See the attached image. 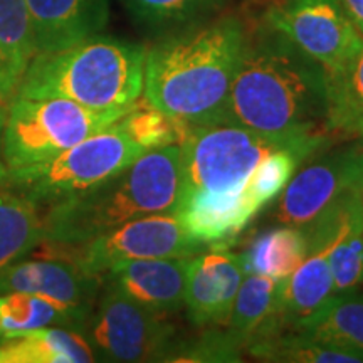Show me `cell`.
Returning <instances> with one entry per match:
<instances>
[{
	"mask_svg": "<svg viewBox=\"0 0 363 363\" xmlns=\"http://www.w3.org/2000/svg\"><path fill=\"white\" fill-rule=\"evenodd\" d=\"M328 110L323 66L264 24L247 34L220 123L272 135H330Z\"/></svg>",
	"mask_w": 363,
	"mask_h": 363,
	"instance_id": "obj_1",
	"label": "cell"
},
{
	"mask_svg": "<svg viewBox=\"0 0 363 363\" xmlns=\"http://www.w3.org/2000/svg\"><path fill=\"white\" fill-rule=\"evenodd\" d=\"M246 38L234 16L167 34L145 54L143 98L190 126L220 123Z\"/></svg>",
	"mask_w": 363,
	"mask_h": 363,
	"instance_id": "obj_2",
	"label": "cell"
},
{
	"mask_svg": "<svg viewBox=\"0 0 363 363\" xmlns=\"http://www.w3.org/2000/svg\"><path fill=\"white\" fill-rule=\"evenodd\" d=\"M182 182L180 145L150 150L101 184L45 206L44 242L74 246L138 217L175 214Z\"/></svg>",
	"mask_w": 363,
	"mask_h": 363,
	"instance_id": "obj_3",
	"label": "cell"
},
{
	"mask_svg": "<svg viewBox=\"0 0 363 363\" xmlns=\"http://www.w3.org/2000/svg\"><path fill=\"white\" fill-rule=\"evenodd\" d=\"M142 44L94 34L35 54L13 96L62 98L98 111H128L143 93Z\"/></svg>",
	"mask_w": 363,
	"mask_h": 363,
	"instance_id": "obj_4",
	"label": "cell"
},
{
	"mask_svg": "<svg viewBox=\"0 0 363 363\" xmlns=\"http://www.w3.org/2000/svg\"><path fill=\"white\" fill-rule=\"evenodd\" d=\"M330 135H272L214 123L190 126L182 148V199L239 194L266 157L286 148L321 152Z\"/></svg>",
	"mask_w": 363,
	"mask_h": 363,
	"instance_id": "obj_5",
	"label": "cell"
},
{
	"mask_svg": "<svg viewBox=\"0 0 363 363\" xmlns=\"http://www.w3.org/2000/svg\"><path fill=\"white\" fill-rule=\"evenodd\" d=\"M147 153L121 120L39 165L4 170L0 187L24 195L39 207L101 184Z\"/></svg>",
	"mask_w": 363,
	"mask_h": 363,
	"instance_id": "obj_6",
	"label": "cell"
},
{
	"mask_svg": "<svg viewBox=\"0 0 363 363\" xmlns=\"http://www.w3.org/2000/svg\"><path fill=\"white\" fill-rule=\"evenodd\" d=\"M126 111H98L62 98L13 96L2 130L6 170L49 162L115 123Z\"/></svg>",
	"mask_w": 363,
	"mask_h": 363,
	"instance_id": "obj_7",
	"label": "cell"
},
{
	"mask_svg": "<svg viewBox=\"0 0 363 363\" xmlns=\"http://www.w3.org/2000/svg\"><path fill=\"white\" fill-rule=\"evenodd\" d=\"M81 333L96 358L108 362H169L179 342L175 326L165 316L138 305L108 283Z\"/></svg>",
	"mask_w": 363,
	"mask_h": 363,
	"instance_id": "obj_8",
	"label": "cell"
},
{
	"mask_svg": "<svg viewBox=\"0 0 363 363\" xmlns=\"http://www.w3.org/2000/svg\"><path fill=\"white\" fill-rule=\"evenodd\" d=\"M51 246L86 274L103 278L104 272L123 262L195 256L203 242L185 230L174 212H167L138 217L74 246Z\"/></svg>",
	"mask_w": 363,
	"mask_h": 363,
	"instance_id": "obj_9",
	"label": "cell"
},
{
	"mask_svg": "<svg viewBox=\"0 0 363 363\" xmlns=\"http://www.w3.org/2000/svg\"><path fill=\"white\" fill-rule=\"evenodd\" d=\"M262 24L323 66L328 74L342 71L363 43L338 0H281L264 12Z\"/></svg>",
	"mask_w": 363,
	"mask_h": 363,
	"instance_id": "obj_10",
	"label": "cell"
},
{
	"mask_svg": "<svg viewBox=\"0 0 363 363\" xmlns=\"http://www.w3.org/2000/svg\"><path fill=\"white\" fill-rule=\"evenodd\" d=\"M363 184V145L325 153L291 177L279 195L276 220L306 229L326 208Z\"/></svg>",
	"mask_w": 363,
	"mask_h": 363,
	"instance_id": "obj_11",
	"label": "cell"
},
{
	"mask_svg": "<svg viewBox=\"0 0 363 363\" xmlns=\"http://www.w3.org/2000/svg\"><path fill=\"white\" fill-rule=\"evenodd\" d=\"M246 276L242 254L224 249L194 256L187 267L184 306L195 326L229 323L235 296Z\"/></svg>",
	"mask_w": 363,
	"mask_h": 363,
	"instance_id": "obj_12",
	"label": "cell"
},
{
	"mask_svg": "<svg viewBox=\"0 0 363 363\" xmlns=\"http://www.w3.org/2000/svg\"><path fill=\"white\" fill-rule=\"evenodd\" d=\"M362 189H353L306 227L308 238L325 244L335 294L353 293L363 286Z\"/></svg>",
	"mask_w": 363,
	"mask_h": 363,
	"instance_id": "obj_13",
	"label": "cell"
},
{
	"mask_svg": "<svg viewBox=\"0 0 363 363\" xmlns=\"http://www.w3.org/2000/svg\"><path fill=\"white\" fill-rule=\"evenodd\" d=\"M99 279L67 259L12 262L0 269V294H35L89 318L98 298Z\"/></svg>",
	"mask_w": 363,
	"mask_h": 363,
	"instance_id": "obj_14",
	"label": "cell"
},
{
	"mask_svg": "<svg viewBox=\"0 0 363 363\" xmlns=\"http://www.w3.org/2000/svg\"><path fill=\"white\" fill-rule=\"evenodd\" d=\"M192 257L130 261L111 267L103 276L125 296L165 316L184 308L185 279Z\"/></svg>",
	"mask_w": 363,
	"mask_h": 363,
	"instance_id": "obj_15",
	"label": "cell"
},
{
	"mask_svg": "<svg viewBox=\"0 0 363 363\" xmlns=\"http://www.w3.org/2000/svg\"><path fill=\"white\" fill-rule=\"evenodd\" d=\"M35 54L52 52L99 34L110 17V0H26Z\"/></svg>",
	"mask_w": 363,
	"mask_h": 363,
	"instance_id": "obj_16",
	"label": "cell"
},
{
	"mask_svg": "<svg viewBox=\"0 0 363 363\" xmlns=\"http://www.w3.org/2000/svg\"><path fill=\"white\" fill-rule=\"evenodd\" d=\"M333 294L328 251L320 239L308 238L306 257L288 278L281 279L279 320L283 328H294L320 310Z\"/></svg>",
	"mask_w": 363,
	"mask_h": 363,
	"instance_id": "obj_17",
	"label": "cell"
},
{
	"mask_svg": "<svg viewBox=\"0 0 363 363\" xmlns=\"http://www.w3.org/2000/svg\"><path fill=\"white\" fill-rule=\"evenodd\" d=\"M96 353L81 331L45 326L0 337V363H88Z\"/></svg>",
	"mask_w": 363,
	"mask_h": 363,
	"instance_id": "obj_18",
	"label": "cell"
},
{
	"mask_svg": "<svg viewBox=\"0 0 363 363\" xmlns=\"http://www.w3.org/2000/svg\"><path fill=\"white\" fill-rule=\"evenodd\" d=\"M279 288L281 281L257 272H246L244 276L227 323L244 348L284 331L279 320Z\"/></svg>",
	"mask_w": 363,
	"mask_h": 363,
	"instance_id": "obj_19",
	"label": "cell"
},
{
	"mask_svg": "<svg viewBox=\"0 0 363 363\" xmlns=\"http://www.w3.org/2000/svg\"><path fill=\"white\" fill-rule=\"evenodd\" d=\"M293 330L363 362V293L333 294Z\"/></svg>",
	"mask_w": 363,
	"mask_h": 363,
	"instance_id": "obj_20",
	"label": "cell"
},
{
	"mask_svg": "<svg viewBox=\"0 0 363 363\" xmlns=\"http://www.w3.org/2000/svg\"><path fill=\"white\" fill-rule=\"evenodd\" d=\"M35 56L33 22L26 0H0V99L13 98Z\"/></svg>",
	"mask_w": 363,
	"mask_h": 363,
	"instance_id": "obj_21",
	"label": "cell"
},
{
	"mask_svg": "<svg viewBox=\"0 0 363 363\" xmlns=\"http://www.w3.org/2000/svg\"><path fill=\"white\" fill-rule=\"evenodd\" d=\"M40 242H44L40 207L13 190H0V269L22 259Z\"/></svg>",
	"mask_w": 363,
	"mask_h": 363,
	"instance_id": "obj_22",
	"label": "cell"
},
{
	"mask_svg": "<svg viewBox=\"0 0 363 363\" xmlns=\"http://www.w3.org/2000/svg\"><path fill=\"white\" fill-rule=\"evenodd\" d=\"M328 131L363 142V43L342 71L330 74Z\"/></svg>",
	"mask_w": 363,
	"mask_h": 363,
	"instance_id": "obj_23",
	"label": "cell"
},
{
	"mask_svg": "<svg viewBox=\"0 0 363 363\" xmlns=\"http://www.w3.org/2000/svg\"><path fill=\"white\" fill-rule=\"evenodd\" d=\"M308 254L305 230L293 225H281L267 230L254 240L242 254L246 272H257L272 279L288 278Z\"/></svg>",
	"mask_w": 363,
	"mask_h": 363,
	"instance_id": "obj_24",
	"label": "cell"
},
{
	"mask_svg": "<svg viewBox=\"0 0 363 363\" xmlns=\"http://www.w3.org/2000/svg\"><path fill=\"white\" fill-rule=\"evenodd\" d=\"M86 321V316L43 296L29 293L0 294V326L4 333L45 326H62L83 331Z\"/></svg>",
	"mask_w": 363,
	"mask_h": 363,
	"instance_id": "obj_25",
	"label": "cell"
},
{
	"mask_svg": "<svg viewBox=\"0 0 363 363\" xmlns=\"http://www.w3.org/2000/svg\"><path fill=\"white\" fill-rule=\"evenodd\" d=\"M225 0H123L136 24L157 33L174 34L201 24Z\"/></svg>",
	"mask_w": 363,
	"mask_h": 363,
	"instance_id": "obj_26",
	"label": "cell"
},
{
	"mask_svg": "<svg viewBox=\"0 0 363 363\" xmlns=\"http://www.w3.org/2000/svg\"><path fill=\"white\" fill-rule=\"evenodd\" d=\"M257 360L283 363H358L355 357L320 343L299 330L269 335L247 347Z\"/></svg>",
	"mask_w": 363,
	"mask_h": 363,
	"instance_id": "obj_27",
	"label": "cell"
},
{
	"mask_svg": "<svg viewBox=\"0 0 363 363\" xmlns=\"http://www.w3.org/2000/svg\"><path fill=\"white\" fill-rule=\"evenodd\" d=\"M120 120L147 152L180 145L190 130V125L165 115L145 98L136 99L133 106Z\"/></svg>",
	"mask_w": 363,
	"mask_h": 363,
	"instance_id": "obj_28",
	"label": "cell"
},
{
	"mask_svg": "<svg viewBox=\"0 0 363 363\" xmlns=\"http://www.w3.org/2000/svg\"><path fill=\"white\" fill-rule=\"evenodd\" d=\"M242 343L227 331L208 330L192 340H179L169 362L202 363V362H242Z\"/></svg>",
	"mask_w": 363,
	"mask_h": 363,
	"instance_id": "obj_29",
	"label": "cell"
},
{
	"mask_svg": "<svg viewBox=\"0 0 363 363\" xmlns=\"http://www.w3.org/2000/svg\"><path fill=\"white\" fill-rule=\"evenodd\" d=\"M338 2L342 4L343 11L347 12V16L350 17L353 24L363 35V0H338Z\"/></svg>",
	"mask_w": 363,
	"mask_h": 363,
	"instance_id": "obj_30",
	"label": "cell"
},
{
	"mask_svg": "<svg viewBox=\"0 0 363 363\" xmlns=\"http://www.w3.org/2000/svg\"><path fill=\"white\" fill-rule=\"evenodd\" d=\"M6 116H7V110L4 108V103H0V135H2L4 125H6Z\"/></svg>",
	"mask_w": 363,
	"mask_h": 363,
	"instance_id": "obj_31",
	"label": "cell"
},
{
	"mask_svg": "<svg viewBox=\"0 0 363 363\" xmlns=\"http://www.w3.org/2000/svg\"><path fill=\"white\" fill-rule=\"evenodd\" d=\"M362 222H363V189H362Z\"/></svg>",
	"mask_w": 363,
	"mask_h": 363,
	"instance_id": "obj_32",
	"label": "cell"
},
{
	"mask_svg": "<svg viewBox=\"0 0 363 363\" xmlns=\"http://www.w3.org/2000/svg\"><path fill=\"white\" fill-rule=\"evenodd\" d=\"M2 333H4V331H2V326H0V337H2Z\"/></svg>",
	"mask_w": 363,
	"mask_h": 363,
	"instance_id": "obj_33",
	"label": "cell"
},
{
	"mask_svg": "<svg viewBox=\"0 0 363 363\" xmlns=\"http://www.w3.org/2000/svg\"><path fill=\"white\" fill-rule=\"evenodd\" d=\"M0 103H4V101H2V99H0Z\"/></svg>",
	"mask_w": 363,
	"mask_h": 363,
	"instance_id": "obj_34",
	"label": "cell"
}]
</instances>
